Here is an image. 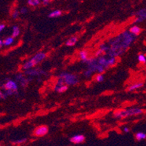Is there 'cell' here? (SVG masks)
<instances>
[{
    "instance_id": "d4e9b609",
    "label": "cell",
    "mask_w": 146,
    "mask_h": 146,
    "mask_svg": "<svg viewBox=\"0 0 146 146\" xmlns=\"http://www.w3.org/2000/svg\"><path fill=\"white\" fill-rule=\"evenodd\" d=\"M93 72H94V71H92V70H91V69L88 68L87 70V71H85V72L84 73V75L86 77H90V76L92 75V73H93Z\"/></svg>"
},
{
    "instance_id": "7402d4cb",
    "label": "cell",
    "mask_w": 146,
    "mask_h": 146,
    "mask_svg": "<svg viewBox=\"0 0 146 146\" xmlns=\"http://www.w3.org/2000/svg\"><path fill=\"white\" fill-rule=\"evenodd\" d=\"M116 63V58L115 57H111L108 60V66H113Z\"/></svg>"
},
{
    "instance_id": "44dd1931",
    "label": "cell",
    "mask_w": 146,
    "mask_h": 146,
    "mask_svg": "<svg viewBox=\"0 0 146 146\" xmlns=\"http://www.w3.org/2000/svg\"><path fill=\"white\" fill-rule=\"evenodd\" d=\"M41 1L39 0H28L27 4L31 7H36L39 5L41 3Z\"/></svg>"
},
{
    "instance_id": "603a6c76",
    "label": "cell",
    "mask_w": 146,
    "mask_h": 146,
    "mask_svg": "<svg viewBox=\"0 0 146 146\" xmlns=\"http://www.w3.org/2000/svg\"><path fill=\"white\" fill-rule=\"evenodd\" d=\"M138 61L141 63H146V57L143 54H140L137 57Z\"/></svg>"
},
{
    "instance_id": "5bb4252c",
    "label": "cell",
    "mask_w": 146,
    "mask_h": 146,
    "mask_svg": "<svg viewBox=\"0 0 146 146\" xmlns=\"http://www.w3.org/2000/svg\"><path fill=\"white\" fill-rule=\"evenodd\" d=\"M77 41L78 39L76 36L71 37L70 39H68L66 42V46H68V47H73V46H74V45L76 44Z\"/></svg>"
},
{
    "instance_id": "ac0fdd59",
    "label": "cell",
    "mask_w": 146,
    "mask_h": 146,
    "mask_svg": "<svg viewBox=\"0 0 146 146\" xmlns=\"http://www.w3.org/2000/svg\"><path fill=\"white\" fill-rule=\"evenodd\" d=\"M135 138H136V140H138V141L145 140V139H146V134L142 132H137V133L135 135Z\"/></svg>"
},
{
    "instance_id": "e0dca14e",
    "label": "cell",
    "mask_w": 146,
    "mask_h": 146,
    "mask_svg": "<svg viewBox=\"0 0 146 146\" xmlns=\"http://www.w3.org/2000/svg\"><path fill=\"white\" fill-rule=\"evenodd\" d=\"M4 42V45L5 46H10V45L13 44V42H14V38L13 36H9L5 38L3 40Z\"/></svg>"
},
{
    "instance_id": "8992f818",
    "label": "cell",
    "mask_w": 146,
    "mask_h": 146,
    "mask_svg": "<svg viewBox=\"0 0 146 146\" xmlns=\"http://www.w3.org/2000/svg\"><path fill=\"white\" fill-rule=\"evenodd\" d=\"M114 117L116 119H123V118H126L129 116L128 111L126 109H121L117 110V111H114L113 113Z\"/></svg>"
},
{
    "instance_id": "1f68e13d",
    "label": "cell",
    "mask_w": 146,
    "mask_h": 146,
    "mask_svg": "<svg viewBox=\"0 0 146 146\" xmlns=\"http://www.w3.org/2000/svg\"><path fill=\"white\" fill-rule=\"evenodd\" d=\"M5 29V25L4 24V23H2V24L0 25V31H2Z\"/></svg>"
},
{
    "instance_id": "f1b7e54d",
    "label": "cell",
    "mask_w": 146,
    "mask_h": 146,
    "mask_svg": "<svg viewBox=\"0 0 146 146\" xmlns=\"http://www.w3.org/2000/svg\"><path fill=\"white\" fill-rule=\"evenodd\" d=\"M21 14L22 15H25L28 13V8L26 7H23L21 9V11H20Z\"/></svg>"
},
{
    "instance_id": "277c9868",
    "label": "cell",
    "mask_w": 146,
    "mask_h": 146,
    "mask_svg": "<svg viewBox=\"0 0 146 146\" xmlns=\"http://www.w3.org/2000/svg\"><path fill=\"white\" fill-rule=\"evenodd\" d=\"M49 129L47 126L42 125L37 127L34 132V135L36 137H43L48 133Z\"/></svg>"
},
{
    "instance_id": "7c38bea8",
    "label": "cell",
    "mask_w": 146,
    "mask_h": 146,
    "mask_svg": "<svg viewBox=\"0 0 146 146\" xmlns=\"http://www.w3.org/2000/svg\"><path fill=\"white\" fill-rule=\"evenodd\" d=\"M142 29L141 28L139 27L138 26H133L132 28H130L129 29V33L135 36H137L141 33Z\"/></svg>"
},
{
    "instance_id": "f546056e",
    "label": "cell",
    "mask_w": 146,
    "mask_h": 146,
    "mask_svg": "<svg viewBox=\"0 0 146 146\" xmlns=\"http://www.w3.org/2000/svg\"><path fill=\"white\" fill-rule=\"evenodd\" d=\"M50 0H43V1H42V3L43 4V5H47L48 3H50Z\"/></svg>"
},
{
    "instance_id": "5b68a950",
    "label": "cell",
    "mask_w": 146,
    "mask_h": 146,
    "mask_svg": "<svg viewBox=\"0 0 146 146\" xmlns=\"http://www.w3.org/2000/svg\"><path fill=\"white\" fill-rule=\"evenodd\" d=\"M137 19L135 21L136 23H141L143 21L146 20V8L140 9L137 13Z\"/></svg>"
},
{
    "instance_id": "3957f363",
    "label": "cell",
    "mask_w": 146,
    "mask_h": 146,
    "mask_svg": "<svg viewBox=\"0 0 146 146\" xmlns=\"http://www.w3.org/2000/svg\"><path fill=\"white\" fill-rule=\"evenodd\" d=\"M2 88L5 89L6 91H13L15 92H18V87L16 82H14L13 80H8L7 81L6 83H5L2 85Z\"/></svg>"
},
{
    "instance_id": "ffe728a7",
    "label": "cell",
    "mask_w": 146,
    "mask_h": 146,
    "mask_svg": "<svg viewBox=\"0 0 146 146\" xmlns=\"http://www.w3.org/2000/svg\"><path fill=\"white\" fill-rule=\"evenodd\" d=\"M68 89V86L65 84V85L62 86V87H55V90L59 93H63V92H66Z\"/></svg>"
},
{
    "instance_id": "4dcf8cb0",
    "label": "cell",
    "mask_w": 146,
    "mask_h": 146,
    "mask_svg": "<svg viewBox=\"0 0 146 146\" xmlns=\"http://www.w3.org/2000/svg\"><path fill=\"white\" fill-rule=\"evenodd\" d=\"M6 97H7L6 94L3 95V92H0V98H1V99H4V98H6Z\"/></svg>"
},
{
    "instance_id": "9c48e42d",
    "label": "cell",
    "mask_w": 146,
    "mask_h": 146,
    "mask_svg": "<svg viewBox=\"0 0 146 146\" xmlns=\"http://www.w3.org/2000/svg\"><path fill=\"white\" fill-rule=\"evenodd\" d=\"M127 111H128L129 116H137V115H140L143 113V109L140 108H132L127 110Z\"/></svg>"
},
{
    "instance_id": "d6a6232c",
    "label": "cell",
    "mask_w": 146,
    "mask_h": 146,
    "mask_svg": "<svg viewBox=\"0 0 146 146\" xmlns=\"http://www.w3.org/2000/svg\"><path fill=\"white\" fill-rule=\"evenodd\" d=\"M124 132H127H127H129V129L127 127H125L124 128Z\"/></svg>"
},
{
    "instance_id": "cb8c5ba5",
    "label": "cell",
    "mask_w": 146,
    "mask_h": 146,
    "mask_svg": "<svg viewBox=\"0 0 146 146\" xmlns=\"http://www.w3.org/2000/svg\"><path fill=\"white\" fill-rule=\"evenodd\" d=\"M103 80H104V76H103V74H98V75L95 76V81H96L97 82L100 83V82H103Z\"/></svg>"
},
{
    "instance_id": "6da1fadb",
    "label": "cell",
    "mask_w": 146,
    "mask_h": 146,
    "mask_svg": "<svg viewBox=\"0 0 146 146\" xmlns=\"http://www.w3.org/2000/svg\"><path fill=\"white\" fill-rule=\"evenodd\" d=\"M45 58H46V54L45 53L42 52L36 53L33 58H31L30 60H29L27 62H26L23 65L22 68L25 71H28V70H30V69H32L33 67H34L37 64H39V63H41Z\"/></svg>"
},
{
    "instance_id": "7a4b0ae2",
    "label": "cell",
    "mask_w": 146,
    "mask_h": 146,
    "mask_svg": "<svg viewBox=\"0 0 146 146\" xmlns=\"http://www.w3.org/2000/svg\"><path fill=\"white\" fill-rule=\"evenodd\" d=\"M59 78L63 79L64 81L65 84L68 86L75 85V84H77L79 83L78 76L76 75H74V74H68V73H63V74H61Z\"/></svg>"
},
{
    "instance_id": "d6986e66",
    "label": "cell",
    "mask_w": 146,
    "mask_h": 146,
    "mask_svg": "<svg viewBox=\"0 0 146 146\" xmlns=\"http://www.w3.org/2000/svg\"><path fill=\"white\" fill-rule=\"evenodd\" d=\"M20 29L19 28H18V26H14L13 27V33H12V36L13 37V38H15V37L18 36L20 34Z\"/></svg>"
},
{
    "instance_id": "83f0119b",
    "label": "cell",
    "mask_w": 146,
    "mask_h": 146,
    "mask_svg": "<svg viewBox=\"0 0 146 146\" xmlns=\"http://www.w3.org/2000/svg\"><path fill=\"white\" fill-rule=\"evenodd\" d=\"M20 12L18 11V10H15L14 12L13 13V14H12V16H13V18H14V19H15V18H18V16H19V15H20Z\"/></svg>"
},
{
    "instance_id": "9a60e30c",
    "label": "cell",
    "mask_w": 146,
    "mask_h": 146,
    "mask_svg": "<svg viewBox=\"0 0 146 146\" xmlns=\"http://www.w3.org/2000/svg\"><path fill=\"white\" fill-rule=\"evenodd\" d=\"M88 56H89V54L87 50H82V51H80V52H79V58H80V59L82 60V61L86 62V61L88 60Z\"/></svg>"
},
{
    "instance_id": "484cf974",
    "label": "cell",
    "mask_w": 146,
    "mask_h": 146,
    "mask_svg": "<svg viewBox=\"0 0 146 146\" xmlns=\"http://www.w3.org/2000/svg\"><path fill=\"white\" fill-rule=\"evenodd\" d=\"M100 50H101L103 52H108L109 50V47L106 44H102L100 47Z\"/></svg>"
},
{
    "instance_id": "52a82bcc",
    "label": "cell",
    "mask_w": 146,
    "mask_h": 146,
    "mask_svg": "<svg viewBox=\"0 0 146 146\" xmlns=\"http://www.w3.org/2000/svg\"><path fill=\"white\" fill-rule=\"evenodd\" d=\"M85 137L82 135H76L70 138V141L74 144H80L84 142Z\"/></svg>"
},
{
    "instance_id": "30bf717a",
    "label": "cell",
    "mask_w": 146,
    "mask_h": 146,
    "mask_svg": "<svg viewBox=\"0 0 146 146\" xmlns=\"http://www.w3.org/2000/svg\"><path fill=\"white\" fill-rule=\"evenodd\" d=\"M108 59H107V58H106V57L102 55V56L98 58L97 60H98V63L100 66H103V67H104L106 69L109 67V66H108Z\"/></svg>"
},
{
    "instance_id": "2e32d148",
    "label": "cell",
    "mask_w": 146,
    "mask_h": 146,
    "mask_svg": "<svg viewBox=\"0 0 146 146\" xmlns=\"http://www.w3.org/2000/svg\"><path fill=\"white\" fill-rule=\"evenodd\" d=\"M62 15V11L60 10H55L54 11L51 12L50 14L48 15L49 18H58Z\"/></svg>"
},
{
    "instance_id": "8fae6325",
    "label": "cell",
    "mask_w": 146,
    "mask_h": 146,
    "mask_svg": "<svg viewBox=\"0 0 146 146\" xmlns=\"http://www.w3.org/2000/svg\"><path fill=\"white\" fill-rule=\"evenodd\" d=\"M143 84H144L143 82H137V83L133 84H132V85L129 86V87H127V90L128 92H132V91H134V90H138V89L141 88V87L143 86Z\"/></svg>"
},
{
    "instance_id": "4fadbf2b",
    "label": "cell",
    "mask_w": 146,
    "mask_h": 146,
    "mask_svg": "<svg viewBox=\"0 0 146 146\" xmlns=\"http://www.w3.org/2000/svg\"><path fill=\"white\" fill-rule=\"evenodd\" d=\"M16 79L21 82V85L24 86V87L26 85H27L28 84H29V81H28V79H26V78H25L24 76H23V75L21 74H18V75L16 76Z\"/></svg>"
},
{
    "instance_id": "836d02e7",
    "label": "cell",
    "mask_w": 146,
    "mask_h": 146,
    "mask_svg": "<svg viewBox=\"0 0 146 146\" xmlns=\"http://www.w3.org/2000/svg\"><path fill=\"white\" fill-rule=\"evenodd\" d=\"M3 45H4V42L2 39H1V40H0V47L2 48V47H3Z\"/></svg>"
},
{
    "instance_id": "ba28073f",
    "label": "cell",
    "mask_w": 146,
    "mask_h": 146,
    "mask_svg": "<svg viewBox=\"0 0 146 146\" xmlns=\"http://www.w3.org/2000/svg\"><path fill=\"white\" fill-rule=\"evenodd\" d=\"M25 74L28 76H40L43 75L45 74L44 71L43 70H41V69H30V70H28V71H25Z\"/></svg>"
},
{
    "instance_id": "4316f807",
    "label": "cell",
    "mask_w": 146,
    "mask_h": 146,
    "mask_svg": "<svg viewBox=\"0 0 146 146\" xmlns=\"http://www.w3.org/2000/svg\"><path fill=\"white\" fill-rule=\"evenodd\" d=\"M26 140H27V139H26V138H23V139H21V140H16V141L13 142V143L15 145L23 144V143H26Z\"/></svg>"
}]
</instances>
